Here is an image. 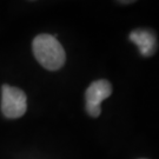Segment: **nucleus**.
Segmentation results:
<instances>
[{
    "mask_svg": "<svg viewBox=\"0 0 159 159\" xmlns=\"http://www.w3.org/2000/svg\"><path fill=\"white\" fill-rule=\"evenodd\" d=\"M33 53L38 63L50 71H57L63 67L66 54L63 46L54 35L39 34L33 40Z\"/></svg>",
    "mask_w": 159,
    "mask_h": 159,
    "instance_id": "obj_1",
    "label": "nucleus"
},
{
    "mask_svg": "<svg viewBox=\"0 0 159 159\" xmlns=\"http://www.w3.org/2000/svg\"><path fill=\"white\" fill-rule=\"evenodd\" d=\"M1 92V111L6 118L16 119L25 114L27 108L26 96L20 89L10 85L2 86Z\"/></svg>",
    "mask_w": 159,
    "mask_h": 159,
    "instance_id": "obj_2",
    "label": "nucleus"
},
{
    "mask_svg": "<svg viewBox=\"0 0 159 159\" xmlns=\"http://www.w3.org/2000/svg\"><path fill=\"white\" fill-rule=\"evenodd\" d=\"M112 86L107 80H97L93 81L87 87L85 93L86 99V111L91 117H99L102 108L100 104L102 100L111 96Z\"/></svg>",
    "mask_w": 159,
    "mask_h": 159,
    "instance_id": "obj_3",
    "label": "nucleus"
},
{
    "mask_svg": "<svg viewBox=\"0 0 159 159\" xmlns=\"http://www.w3.org/2000/svg\"><path fill=\"white\" fill-rule=\"evenodd\" d=\"M130 40L138 46L144 57H151L157 51V35L151 30H134L130 33Z\"/></svg>",
    "mask_w": 159,
    "mask_h": 159,
    "instance_id": "obj_4",
    "label": "nucleus"
},
{
    "mask_svg": "<svg viewBox=\"0 0 159 159\" xmlns=\"http://www.w3.org/2000/svg\"><path fill=\"white\" fill-rule=\"evenodd\" d=\"M118 1H120L121 4H131V2H134V1H137V0H118Z\"/></svg>",
    "mask_w": 159,
    "mask_h": 159,
    "instance_id": "obj_5",
    "label": "nucleus"
}]
</instances>
